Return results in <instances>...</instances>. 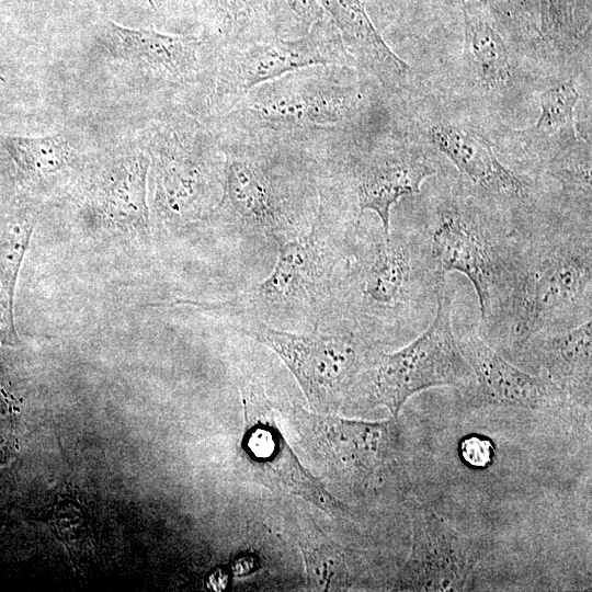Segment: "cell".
Returning <instances> with one entry per match:
<instances>
[{
    "instance_id": "cell-1",
    "label": "cell",
    "mask_w": 592,
    "mask_h": 592,
    "mask_svg": "<svg viewBox=\"0 0 592 592\" xmlns=\"http://www.w3.org/2000/svg\"><path fill=\"white\" fill-rule=\"evenodd\" d=\"M210 123L224 155V186L209 217L276 246L307 231L319 206L316 149L226 116Z\"/></svg>"
},
{
    "instance_id": "cell-17",
    "label": "cell",
    "mask_w": 592,
    "mask_h": 592,
    "mask_svg": "<svg viewBox=\"0 0 592 592\" xmlns=\"http://www.w3.org/2000/svg\"><path fill=\"white\" fill-rule=\"evenodd\" d=\"M430 141L477 186L501 197L526 195L527 184L496 156L491 145L459 123L442 121L429 128Z\"/></svg>"
},
{
    "instance_id": "cell-5",
    "label": "cell",
    "mask_w": 592,
    "mask_h": 592,
    "mask_svg": "<svg viewBox=\"0 0 592 592\" xmlns=\"http://www.w3.org/2000/svg\"><path fill=\"white\" fill-rule=\"evenodd\" d=\"M240 330L272 350L287 366L314 412L337 414L354 405L373 349L366 337L340 325L291 332L257 320Z\"/></svg>"
},
{
    "instance_id": "cell-21",
    "label": "cell",
    "mask_w": 592,
    "mask_h": 592,
    "mask_svg": "<svg viewBox=\"0 0 592 592\" xmlns=\"http://www.w3.org/2000/svg\"><path fill=\"white\" fill-rule=\"evenodd\" d=\"M148 159L138 155L121 162L110 173L102 203L107 218L123 229L149 235V209L146 200Z\"/></svg>"
},
{
    "instance_id": "cell-4",
    "label": "cell",
    "mask_w": 592,
    "mask_h": 592,
    "mask_svg": "<svg viewBox=\"0 0 592 592\" xmlns=\"http://www.w3.org/2000/svg\"><path fill=\"white\" fill-rule=\"evenodd\" d=\"M331 213L319 201L309 229L277 246L271 273L259 284L224 301L203 304L179 301L225 311L243 321L267 326H319L326 319L338 270L348 244L332 234Z\"/></svg>"
},
{
    "instance_id": "cell-22",
    "label": "cell",
    "mask_w": 592,
    "mask_h": 592,
    "mask_svg": "<svg viewBox=\"0 0 592 592\" xmlns=\"http://www.w3.org/2000/svg\"><path fill=\"white\" fill-rule=\"evenodd\" d=\"M295 537L304 558L307 587L310 590L341 591L354 585L357 572L349 563L346 551L315 523L301 527Z\"/></svg>"
},
{
    "instance_id": "cell-26",
    "label": "cell",
    "mask_w": 592,
    "mask_h": 592,
    "mask_svg": "<svg viewBox=\"0 0 592 592\" xmlns=\"http://www.w3.org/2000/svg\"><path fill=\"white\" fill-rule=\"evenodd\" d=\"M1 146L21 172L34 178L57 173L66 167L70 155L66 140L57 135L5 136Z\"/></svg>"
},
{
    "instance_id": "cell-29",
    "label": "cell",
    "mask_w": 592,
    "mask_h": 592,
    "mask_svg": "<svg viewBox=\"0 0 592 592\" xmlns=\"http://www.w3.org/2000/svg\"><path fill=\"white\" fill-rule=\"evenodd\" d=\"M463 460L474 468L489 466L494 457V447L490 440L478 435L464 437L459 443Z\"/></svg>"
},
{
    "instance_id": "cell-8",
    "label": "cell",
    "mask_w": 592,
    "mask_h": 592,
    "mask_svg": "<svg viewBox=\"0 0 592 592\" xmlns=\"http://www.w3.org/2000/svg\"><path fill=\"white\" fill-rule=\"evenodd\" d=\"M414 257L409 239L389 232L349 246L323 325L365 328L396 321L412 296ZM366 337V335H365Z\"/></svg>"
},
{
    "instance_id": "cell-2",
    "label": "cell",
    "mask_w": 592,
    "mask_h": 592,
    "mask_svg": "<svg viewBox=\"0 0 592 592\" xmlns=\"http://www.w3.org/2000/svg\"><path fill=\"white\" fill-rule=\"evenodd\" d=\"M591 231L555 232L513 252L505 305L511 339L523 348L537 335L591 318Z\"/></svg>"
},
{
    "instance_id": "cell-13",
    "label": "cell",
    "mask_w": 592,
    "mask_h": 592,
    "mask_svg": "<svg viewBox=\"0 0 592 592\" xmlns=\"http://www.w3.org/2000/svg\"><path fill=\"white\" fill-rule=\"evenodd\" d=\"M240 394L244 411L240 452L252 480L273 491L299 497L328 515L346 517L349 508L300 464L289 447L263 388L246 382Z\"/></svg>"
},
{
    "instance_id": "cell-18",
    "label": "cell",
    "mask_w": 592,
    "mask_h": 592,
    "mask_svg": "<svg viewBox=\"0 0 592 592\" xmlns=\"http://www.w3.org/2000/svg\"><path fill=\"white\" fill-rule=\"evenodd\" d=\"M320 3L338 27L355 66L383 89H397L405 80L409 65L378 33L362 1L320 0Z\"/></svg>"
},
{
    "instance_id": "cell-7",
    "label": "cell",
    "mask_w": 592,
    "mask_h": 592,
    "mask_svg": "<svg viewBox=\"0 0 592 592\" xmlns=\"http://www.w3.org/2000/svg\"><path fill=\"white\" fill-rule=\"evenodd\" d=\"M281 411L319 470L348 492L363 494L377 488L398 460L401 434L397 418L351 420L309 412L294 403Z\"/></svg>"
},
{
    "instance_id": "cell-24",
    "label": "cell",
    "mask_w": 592,
    "mask_h": 592,
    "mask_svg": "<svg viewBox=\"0 0 592 592\" xmlns=\"http://www.w3.org/2000/svg\"><path fill=\"white\" fill-rule=\"evenodd\" d=\"M465 55L476 79L488 91L508 88L513 77L509 49L487 22L479 18H465Z\"/></svg>"
},
{
    "instance_id": "cell-23",
    "label": "cell",
    "mask_w": 592,
    "mask_h": 592,
    "mask_svg": "<svg viewBox=\"0 0 592 592\" xmlns=\"http://www.w3.org/2000/svg\"><path fill=\"white\" fill-rule=\"evenodd\" d=\"M34 223L29 217L11 216L0 221V344L15 346L14 291L29 248Z\"/></svg>"
},
{
    "instance_id": "cell-3",
    "label": "cell",
    "mask_w": 592,
    "mask_h": 592,
    "mask_svg": "<svg viewBox=\"0 0 592 592\" xmlns=\"http://www.w3.org/2000/svg\"><path fill=\"white\" fill-rule=\"evenodd\" d=\"M365 104L353 66L316 65L254 87L224 116L320 148L360 133Z\"/></svg>"
},
{
    "instance_id": "cell-14",
    "label": "cell",
    "mask_w": 592,
    "mask_h": 592,
    "mask_svg": "<svg viewBox=\"0 0 592 592\" xmlns=\"http://www.w3.org/2000/svg\"><path fill=\"white\" fill-rule=\"evenodd\" d=\"M412 543L398 572L399 591H463L478 560L475 543L424 504L410 509Z\"/></svg>"
},
{
    "instance_id": "cell-12",
    "label": "cell",
    "mask_w": 592,
    "mask_h": 592,
    "mask_svg": "<svg viewBox=\"0 0 592 592\" xmlns=\"http://www.w3.org/2000/svg\"><path fill=\"white\" fill-rule=\"evenodd\" d=\"M512 258L513 252L500 244L487 223L473 210L449 205L437 214L428 254L435 284L448 272L464 274L476 291L481 319H490L505 304Z\"/></svg>"
},
{
    "instance_id": "cell-15",
    "label": "cell",
    "mask_w": 592,
    "mask_h": 592,
    "mask_svg": "<svg viewBox=\"0 0 592 592\" xmlns=\"http://www.w3.org/2000/svg\"><path fill=\"white\" fill-rule=\"evenodd\" d=\"M471 369L470 382L460 389L469 409L516 407L528 410L560 408L570 403L546 373L531 375L515 367L491 349L476 332L456 338Z\"/></svg>"
},
{
    "instance_id": "cell-10",
    "label": "cell",
    "mask_w": 592,
    "mask_h": 592,
    "mask_svg": "<svg viewBox=\"0 0 592 592\" xmlns=\"http://www.w3.org/2000/svg\"><path fill=\"white\" fill-rule=\"evenodd\" d=\"M316 65L355 67L327 12L299 38H271L220 49L208 102L210 119L226 115L254 87Z\"/></svg>"
},
{
    "instance_id": "cell-20",
    "label": "cell",
    "mask_w": 592,
    "mask_h": 592,
    "mask_svg": "<svg viewBox=\"0 0 592 592\" xmlns=\"http://www.w3.org/2000/svg\"><path fill=\"white\" fill-rule=\"evenodd\" d=\"M207 33L203 36L218 49L274 37L266 0H204Z\"/></svg>"
},
{
    "instance_id": "cell-28",
    "label": "cell",
    "mask_w": 592,
    "mask_h": 592,
    "mask_svg": "<svg viewBox=\"0 0 592 592\" xmlns=\"http://www.w3.org/2000/svg\"><path fill=\"white\" fill-rule=\"evenodd\" d=\"M18 413L14 396L0 385V466L8 463L18 449Z\"/></svg>"
},
{
    "instance_id": "cell-30",
    "label": "cell",
    "mask_w": 592,
    "mask_h": 592,
    "mask_svg": "<svg viewBox=\"0 0 592 592\" xmlns=\"http://www.w3.org/2000/svg\"><path fill=\"white\" fill-rule=\"evenodd\" d=\"M505 14H515L521 11L526 0H481Z\"/></svg>"
},
{
    "instance_id": "cell-9",
    "label": "cell",
    "mask_w": 592,
    "mask_h": 592,
    "mask_svg": "<svg viewBox=\"0 0 592 592\" xmlns=\"http://www.w3.org/2000/svg\"><path fill=\"white\" fill-rule=\"evenodd\" d=\"M360 134L328 143L318 152L319 185L348 190L356 208V223L374 212L385 235L390 210L402 197L418 194L435 169L418 155L389 139L366 141Z\"/></svg>"
},
{
    "instance_id": "cell-11",
    "label": "cell",
    "mask_w": 592,
    "mask_h": 592,
    "mask_svg": "<svg viewBox=\"0 0 592 592\" xmlns=\"http://www.w3.org/2000/svg\"><path fill=\"white\" fill-rule=\"evenodd\" d=\"M158 148V194L172 223L209 217L224 186V155L212 128L189 119L169 123Z\"/></svg>"
},
{
    "instance_id": "cell-25",
    "label": "cell",
    "mask_w": 592,
    "mask_h": 592,
    "mask_svg": "<svg viewBox=\"0 0 592 592\" xmlns=\"http://www.w3.org/2000/svg\"><path fill=\"white\" fill-rule=\"evenodd\" d=\"M579 91L573 80L559 82L538 95L540 114L536 123L524 130L528 139L569 143L577 138L574 107Z\"/></svg>"
},
{
    "instance_id": "cell-19",
    "label": "cell",
    "mask_w": 592,
    "mask_h": 592,
    "mask_svg": "<svg viewBox=\"0 0 592 592\" xmlns=\"http://www.w3.org/2000/svg\"><path fill=\"white\" fill-rule=\"evenodd\" d=\"M538 362L570 402L591 408L592 319L535 337ZM530 344V343H528Z\"/></svg>"
},
{
    "instance_id": "cell-27",
    "label": "cell",
    "mask_w": 592,
    "mask_h": 592,
    "mask_svg": "<svg viewBox=\"0 0 592 592\" xmlns=\"http://www.w3.org/2000/svg\"><path fill=\"white\" fill-rule=\"evenodd\" d=\"M274 37L295 39L306 35L323 16L320 0H266Z\"/></svg>"
},
{
    "instance_id": "cell-6",
    "label": "cell",
    "mask_w": 592,
    "mask_h": 592,
    "mask_svg": "<svg viewBox=\"0 0 592 592\" xmlns=\"http://www.w3.org/2000/svg\"><path fill=\"white\" fill-rule=\"evenodd\" d=\"M446 280L436 283L432 322L413 341L391 352L375 350L360 384L354 406L384 407L397 418L413 395L432 387H465L471 369L464 358L452 325V298Z\"/></svg>"
},
{
    "instance_id": "cell-16",
    "label": "cell",
    "mask_w": 592,
    "mask_h": 592,
    "mask_svg": "<svg viewBox=\"0 0 592 592\" xmlns=\"http://www.w3.org/2000/svg\"><path fill=\"white\" fill-rule=\"evenodd\" d=\"M114 48L121 58L145 66L172 84L193 82L204 68V54L217 49L201 34H169L156 30L109 24ZM218 50V49H217Z\"/></svg>"
}]
</instances>
